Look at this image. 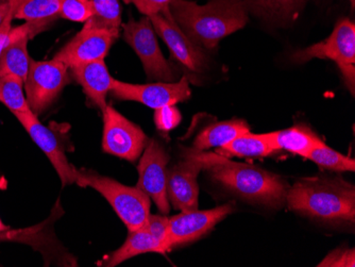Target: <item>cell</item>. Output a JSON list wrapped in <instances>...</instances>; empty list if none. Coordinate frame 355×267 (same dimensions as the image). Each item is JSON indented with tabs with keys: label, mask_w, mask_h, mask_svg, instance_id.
Instances as JSON below:
<instances>
[{
	"label": "cell",
	"mask_w": 355,
	"mask_h": 267,
	"mask_svg": "<svg viewBox=\"0 0 355 267\" xmlns=\"http://www.w3.org/2000/svg\"><path fill=\"white\" fill-rule=\"evenodd\" d=\"M286 203L294 212L324 224L355 223V187L340 176L299 179L288 187Z\"/></svg>",
	"instance_id": "1"
},
{
	"label": "cell",
	"mask_w": 355,
	"mask_h": 267,
	"mask_svg": "<svg viewBox=\"0 0 355 267\" xmlns=\"http://www.w3.org/2000/svg\"><path fill=\"white\" fill-rule=\"evenodd\" d=\"M168 9L183 33L209 51L248 23L249 12L241 0H211L205 6L189 0H171Z\"/></svg>",
	"instance_id": "2"
},
{
	"label": "cell",
	"mask_w": 355,
	"mask_h": 267,
	"mask_svg": "<svg viewBox=\"0 0 355 267\" xmlns=\"http://www.w3.org/2000/svg\"><path fill=\"white\" fill-rule=\"evenodd\" d=\"M207 169L215 182L249 203L277 210L286 203V182L266 169L233 162L219 155H214Z\"/></svg>",
	"instance_id": "3"
},
{
	"label": "cell",
	"mask_w": 355,
	"mask_h": 267,
	"mask_svg": "<svg viewBox=\"0 0 355 267\" xmlns=\"http://www.w3.org/2000/svg\"><path fill=\"white\" fill-rule=\"evenodd\" d=\"M76 176L78 185L93 187L109 201L128 230H137L145 224L150 214V198L139 187H127L93 171L76 169Z\"/></svg>",
	"instance_id": "4"
},
{
	"label": "cell",
	"mask_w": 355,
	"mask_h": 267,
	"mask_svg": "<svg viewBox=\"0 0 355 267\" xmlns=\"http://www.w3.org/2000/svg\"><path fill=\"white\" fill-rule=\"evenodd\" d=\"M315 58L334 61L347 87L354 95L355 25L351 19H340L328 39L293 53L292 61L301 64Z\"/></svg>",
	"instance_id": "5"
},
{
	"label": "cell",
	"mask_w": 355,
	"mask_h": 267,
	"mask_svg": "<svg viewBox=\"0 0 355 267\" xmlns=\"http://www.w3.org/2000/svg\"><path fill=\"white\" fill-rule=\"evenodd\" d=\"M214 155L195 149H185L183 160L167 169V197L175 210L187 212L198 209L197 177L201 169H207L212 163Z\"/></svg>",
	"instance_id": "6"
},
{
	"label": "cell",
	"mask_w": 355,
	"mask_h": 267,
	"mask_svg": "<svg viewBox=\"0 0 355 267\" xmlns=\"http://www.w3.org/2000/svg\"><path fill=\"white\" fill-rule=\"evenodd\" d=\"M123 37L139 55L149 80L175 83L178 71L165 59L159 49L157 35L148 17L139 21L131 19L123 25Z\"/></svg>",
	"instance_id": "7"
},
{
	"label": "cell",
	"mask_w": 355,
	"mask_h": 267,
	"mask_svg": "<svg viewBox=\"0 0 355 267\" xmlns=\"http://www.w3.org/2000/svg\"><path fill=\"white\" fill-rule=\"evenodd\" d=\"M69 67L58 60L33 61L26 78V98L35 115L45 112L69 83Z\"/></svg>",
	"instance_id": "8"
},
{
	"label": "cell",
	"mask_w": 355,
	"mask_h": 267,
	"mask_svg": "<svg viewBox=\"0 0 355 267\" xmlns=\"http://www.w3.org/2000/svg\"><path fill=\"white\" fill-rule=\"evenodd\" d=\"M103 115V153L123 160L137 162L149 139L141 127L125 119L112 105H107Z\"/></svg>",
	"instance_id": "9"
},
{
	"label": "cell",
	"mask_w": 355,
	"mask_h": 267,
	"mask_svg": "<svg viewBox=\"0 0 355 267\" xmlns=\"http://www.w3.org/2000/svg\"><path fill=\"white\" fill-rule=\"evenodd\" d=\"M112 97L119 101H137L151 109H159L166 105L189 101L191 96L189 78L183 76L175 83H155L150 85H132L113 79Z\"/></svg>",
	"instance_id": "10"
},
{
	"label": "cell",
	"mask_w": 355,
	"mask_h": 267,
	"mask_svg": "<svg viewBox=\"0 0 355 267\" xmlns=\"http://www.w3.org/2000/svg\"><path fill=\"white\" fill-rule=\"evenodd\" d=\"M155 33L162 37L171 57L181 67L193 73L207 71L209 59L205 49L193 43L178 26L168 8L161 13L148 17Z\"/></svg>",
	"instance_id": "11"
},
{
	"label": "cell",
	"mask_w": 355,
	"mask_h": 267,
	"mask_svg": "<svg viewBox=\"0 0 355 267\" xmlns=\"http://www.w3.org/2000/svg\"><path fill=\"white\" fill-rule=\"evenodd\" d=\"M168 153L157 139H149L137 165L139 182L137 187L153 199L161 214L167 215L171 203L167 197V164Z\"/></svg>",
	"instance_id": "12"
},
{
	"label": "cell",
	"mask_w": 355,
	"mask_h": 267,
	"mask_svg": "<svg viewBox=\"0 0 355 267\" xmlns=\"http://www.w3.org/2000/svg\"><path fill=\"white\" fill-rule=\"evenodd\" d=\"M234 211V203H229L211 210L187 211L169 217L165 250L189 244L202 238L217 224Z\"/></svg>",
	"instance_id": "13"
},
{
	"label": "cell",
	"mask_w": 355,
	"mask_h": 267,
	"mask_svg": "<svg viewBox=\"0 0 355 267\" xmlns=\"http://www.w3.org/2000/svg\"><path fill=\"white\" fill-rule=\"evenodd\" d=\"M119 37V31L116 30L85 26L67 45L58 51L53 59L69 67L105 60Z\"/></svg>",
	"instance_id": "14"
},
{
	"label": "cell",
	"mask_w": 355,
	"mask_h": 267,
	"mask_svg": "<svg viewBox=\"0 0 355 267\" xmlns=\"http://www.w3.org/2000/svg\"><path fill=\"white\" fill-rule=\"evenodd\" d=\"M14 115L31 137L32 141L47 155L61 179L62 185L67 187L77 182L76 169L69 164L57 135L51 129L42 125L37 115L30 109Z\"/></svg>",
	"instance_id": "15"
},
{
	"label": "cell",
	"mask_w": 355,
	"mask_h": 267,
	"mask_svg": "<svg viewBox=\"0 0 355 267\" xmlns=\"http://www.w3.org/2000/svg\"><path fill=\"white\" fill-rule=\"evenodd\" d=\"M76 81L83 87L87 99L101 111L107 107V96L114 78L110 75L105 60L69 67Z\"/></svg>",
	"instance_id": "16"
},
{
	"label": "cell",
	"mask_w": 355,
	"mask_h": 267,
	"mask_svg": "<svg viewBox=\"0 0 355 267\" xmlns=\"http://www.w3.org/2000/svg\"><path fill=\"white\" fill-rule=\"evenodd\" d=\"M267 135L275 150L288 151L306 159L316 147L324 143L310 127L301 123Z\"/></svg>",
	"instance_id": "17"
},
{
	"label": "cell",
	"mask_w": 355,
	"mask_h": 267,
	"mask_svg": "<svg viewBox=\"0 0 355 267\" xmlns=\"http://www.w3.org/2000/svg\"><path fill=\"white\" fill-rule=\"evenodd\" d=\"M147 252H157V254H166L162 243L155 239L145 226L137 229L135 231H129L127 240L123 246L117 250L98 262L99 266L114 267L133 257L139 255L147 254Z\"/></svg>",
	"instance_id": "18"
},
{
	"label": "cell",
	"mask_w": 355,
	"mask_h": 267,
	"mask_svg": "<svg viewBox=\"0 0 355 267\" xmlns=\"http://www.w3.org/2000/svg\"><path fill=\"white\" fill-rule=\"evenodd\" d=\"M249 13L275 26H286L298 17L306 0H241Z\"/></svg>",
	"instance_id": "19"
},
{
	"label": "cell",
	"mask_w": 355,
	"mask_h": 267,
	"mask_svg": "<svg viewBox=\"0 0 355 267\" xmlns=\"http://www.w3.org/2000/svg\"><path fill=\"white\" fill-rule=\"evenodd\" d=\"M250 127L244 119H230L207 126L193 141V149L205 151L209 148H220L235 137L249 132Z\"/></svg>",
	"instance_id": "20"
},
{
	"label": "cell",
	"mask_w": 355,
	"mask_h": 267,
	"mask_svg": "<svg viewBox=\"0 0 355 267\" xmlns=\"http://www.w3.org/2000/svg\"><path fill=\"white\" fill-rule=\"evenodd\" d=\"M277 153L271 146L267 133L255 135L249 132L235 137L228 144L218 149L219 155L225 158L228 157H239V158H260L268 157Z\"/></svg>",
	"instance_id": "21"
},
{
	"label": "cell",
	"mask_w": 355,
	"mask_h": 267,
	"mask_svg": "<svg viewBox=\"0 0 355 267\" xmlns=\"http://www.w3.org/2000/svg\"><path fill=\"white\" fill-rule=\"evenodd\" d=\"M61 0H21L14 19L26 21H51L60 17Z\"/></svg>",
	"instance_id": "22"
},
{
	"label": "cell",
	"mask_w": 355,
	"mask_h": 267,
	"mask_svg": "<svg viewBox=\"0 0 355 267\" xmlns=\"http://www.w3.org/2000/svg\"><path fill=\"white\" fill-rule=\"evenodd\" d=\"M93 17L85 26L121 31V7L119 0H91Z\"/></svg>",
	"instance_id": "23"
},
{
	"label": "cell",
	"mask_w": 355,
	"mask_h": 267,
	"mask_svg": "<svg viewBox=\"0 0 355 267\" xmlns=\"http://www.w3.org/2000/svg\"><path fill=\"white\" fill-rule=\"evenodd\" d=\"M23 87L24 81L21 78L10 74H0V103L13 114L30 109Z\"/></svg>",
	"instance_id": "24"
},
{
	"label": "cell",
	"mask_w": 355,
	"mask_h": 267,
	"mask_svg": "<svg viewBox=\"0 0 355 267\" xmlns=\"http://www.w3.org/2000/svg\"><path fill=\"white\" fill-rule=\"evenodd\" d=\"M321 169L332 171H354L355 161L350 157L343 155L330 148L326 143L319 145L308 157Z\"/></svg>",
	"instance_id": "25"
},
{
	"label": "cell",
	"mask_w": 355,
	"mask_h": 267,
	"mask_svg": "<svg viewBox=\"0 0 355 267\" xmlns=\"http://www.w3.org/2000/svg\"><path fill=\"white\" fill-rule=\"evenodd\" d=\"M92 17L93 7L91 0H61V19L78 23H87Z\"/></svg>",
	"instance_id": "26"
},
{
	"label": "cell",
	"mask_w": 355,
	"mask_h": 267,
	"mask_svg": "<svg viewBox=\"0 0 355 267\" xmlns=\"http://www.w3.org/2000/svg\"><path fill=\"white\" fill-rule=\"evenodd\" d=\"M155 123L159 132L168 133L181 123V113L175 105H166L155 110Z\"/></svg>",
	"instance_id": "27"
},
{
	"label": "cell",
	"mask_w": 355,
	"mask_h": 267,
	"mask_svg": "<svg viewBox=\"0 0 355 267\" xmlns=\"http://www.w3.org/2000/svg\"><path fill=\"white\" fill-rule=\"evenodd\" d=\"M317 266L354 267L355 250L353 248L336 249L329 254Z\"/></svg>",
	"instance_id": "28"
},
{
	"label": "cell",
	"mask_w": 355,
	"mask_h": 267,
	"mask_svg": "<svg viewBox=\"0 0 355 267\" xmlns=\"http://www.w3.org/2000/svg\"><path fill=\"white\" fill-rule=\"evenodd\" d=\"M168 224L169 217L167 216V215L149 214L144 226H145V228H146L155 239H157L159 242L162 243L163 246H164L165 240H166L167 230H168Z\"/></svg>",
	"instance_id": "29"
},
{
	"label": "cell",
	"mask_w": 355,
	"mask_h": 267,
	"mask_svg": "<svg viewBox=\"0 0 355 267\" xmlns=\"http://www.w3.org/2000/svg\"><path fill=\"white\" fill-rule=\"evenodd\" d=\"M125 3H133L145 17H151L161 13L168 8L171 0H123Z\"/></svg>",
	"instance_id": "30"
},
{
	"label": "cell",
	"mask_w": 355,
	"mask_h": 267,
	"mask_svg": "<svg viewBox=\"0 0 355 267\" xmlns=\"http://www.w3.org/2000/svg\"><path fill=\"white\" fill-rule=\"evenodd\" d=\"M21 0H14L13 6H12L11 10H10L8 17H6L3 21V25L0 26V55L5 51L7 47L8 43H9V33L12 29V21L14 19V12H15L16 7L19 5Z\"/></svg>",
	"instance_id": "31"
},
{
	"label": "cell",
	"mask_w": 355,
	"mask_h": 267,
	"mask_svg": "<svg viewBox=\"0 0 355 267\" xmlns=\"http://www.w3.org/2000/svg\"><path fill=\"white\" fill-rule=\"evenodd\" d=\"M14 0H0V26L3 25V21L8 17Z\"/></svg>",
	"instance_id": "32"
},
{
	"label": "cell",
	"mask_w": 355,
	"mask_h": 267,
	"mask_svg": "<svg viewBox=\"0 0 355 267\" xmlns=\"http://www.w3.org/2000/svg\"><path fill=\"white\" fill-rule=\"evenodd\" d=\"M351 5H352V8H354V0H350Z\"/></svg>",
	"instance_id": "33"
}]
</instances>
